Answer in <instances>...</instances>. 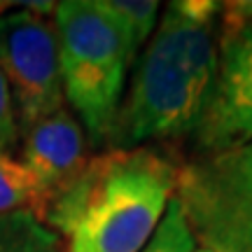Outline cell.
<instances>
[{
    "label": "cell",
    "mask_w": 252,
    "mask_h": 252,
    "mask_svg": "<svg viewBox=\"0 0 252 252\" xmlns=\"http://www.w3.org/2000/svg\"><path fill=\"white\" fill-rule=\"evenodd\" d=\"M98 5L122 28L133 54H138L145 42H150L159 17L157 0H98Z\"/></svg>",
    "instance_id": "cell-10"
},
{
    "label": "cell",
    "mask_w": 252,
    "mask_h": 252,
    "mask_svg": "<svg viewBox=\"0 0 252 252\" xmlns=\"http://www.w3.org/2000/svg\"><path fill=\"white\" fill-rule=\"evenodd\" d=\"M42 191L26 166L12 154L0 152V215L28 210L37 215L42 206Z\"/></svg>",
    "instance_id": "cell-9"
},
{
    "label": "cell",
    "mask_w": 252,
    "mask_h": 252,
    "mask_svg": "<svg viewBox=\"0 0 252 252\" xmlns=\"http://www.w3.org/2000/svg\"><path fill=\"white\" fill-rule=\"evenodd\" d=\"M12 7V2H0V14H5V9Z\"/></svg>",
    "instance_id": "cell-15"
},
{
    "label": "cell",
    "mask_w": 252,
    "mask_h": 252,
    "mask_svg": "<svg viewBox=\"0 0 252 252\" xmlns=\"http://www.w3.org/2000/svg\"><path fill=\"white\" fill-rule=\"evenodd\" d=\"M175 198L191 236L252 215V143L231 152L196 157L178 173Z\"/></svg>",
    "instance_id": "cell-6"
},
{
    "label": "cell",
    "mask_w": 252,
    "mask_h": 252,
    "mask_svg": "<svg viewBox=\"0 0 252 252\" xmlns=\"http://www.w3.org/2000/svg\"><path fill=\"white\" fill-rule=\"evenodd\" d=\"M19 124H17V112H14V103H12V94H9L7 80L0 70V152H12L19 143Z\"/></svg>",
    "instance_id": "cell-13"
},
{
    "label": "cell",
    "mask_w": 252,
    "mask_h": 252,
    "mask_svg": "<svg viewBox=\"0 0 252 252\" xmlns=\"http://www.w3.org/2000/svg\"><path fill=\"white\" fill-rule=\"evenodd\" d=\"M194 252H210V250H206V248H196Z\"/></svg>",
    "instance_id": "cell-16"
},
{
    "label": "cell",
    "mask_w": 252,
    "mask_h": 252,
    "mask_svg": "<svg viewBox=\"0 0 252 252\" xmlns=\"http://www.w3.org/2000/svg\"><path fill=\"white\" fill-rule=\"evenodd\" d=\"M224 24L222 26H252V0L222 2Z\"/></svg>",
    "instance_id": "cell-14"
},
{
    "label": "cell",
    "mask_w": 252,
    "mask_h": 252,
    "mask_svg": "<svg viewBox=\"0 0 252 252\" xmlns=\"http://www.w3.org/2000/svg\"><path fill=\"white\" fill-rule=\"evenodd\" d=\"M0 252H63L61 236L28 210L7 213L0 215Z\"/></svg>",
    "instance_id": "cell-8"
},
{
    "label": "cell",
    "mask_w": 252,
    "mask_h": 252,
    "mask_svg": "<svg viewBox=\"0 0 252 252\" xmlns=\"http://www.w3.org/2000/svg\"><path fill=\"white\" fill-rule=\"evenodd\" d=\"M0 70L12 94L19 135L63 108L56 33L45 17L24 7L0 14Z\"/></svg>",
    "instance_id": "cell-4"
},
{
    "label": "cell",
    "mask_w": 252,
    "mask_h": 252,
    "mask_svg": "<svg viewBox=\"0 0 252 252\" xmlns=\"http://www.w3.org/2000/svg\"><path fill=\"white\" fill-rule=\"evenodd\" d=\"M196 241L191 236V229L187 224V217L182 213V206L173 196L166 213H163L161 224L157 226L150 243L140 252H194Z\"/></svg>",
    "instance_id": "cell-11"
},
{
    "label": "cell",
    "mask_w": 252,
    "mask_h": 252,
    "mask_svg": "<svg viewBox=\"0 0 252 252\" xmlns=\"http://www.w3.org/2000/svg\"><path fill=\"white\" fill-rule=\"evenodd\" d=\"M194 241L198 248H206L210 252H252V215L210 229Z\"/></svg>",
    "instance_id": "cell-12"
},
{
    "label": "cell",
    "mask_w": 252,
    "mask_h": 252,
    "mask_svg": "<svg viewBox=\"0 0 252 252\" xmlns=\"http://www.w3.org/2000/svg\"><path fill=\"white\" fill-rule=\"evenodd\" d=\"M213 96L194 128L196 157L252 143V26H222Z\"/></svg>",
    "instance_id": "cell-5"
},
{
    "label": "cell",
    "mask_w": 252,
    "mask_h": 252,
    "mask_svg": "<svg viewBox=\"0 0 252 252\" xmlns=\"http://www.w3.org/2000/svg\"><path fill=\"white\" fill-rule=\"evenodd\" d=\"M21 163L35 178L45 198L77 175L87 163L84 128L65 108L35 122L21 133Z\"/></svg>",
    "instance_id": "cell-7"
},
{
    "label": "cell",
    "mask_w": 252,
    "mask_h": 252,
    "mask_svg": "<svg viewBox=\"0 0 252 252\" xmlns=\"http://www.w3.org/2000/svg\"><path fill=\"white\" fill-rule=\"evenodd\" d=\"M180 168L150 147L108 150L42 201L37 220L68 252H140L175 196Z\"/></svg>",
    "instance_id": "cell-2"
},
{
    "label": "cell",
    "mask_w": 252,
    "mask_h": 252,
    "mask_svg": "<svg viewBox=\"0 0 252 252\" xmlns=\"http://www.w3.org/2000/svg\"><path fill=\"white\" fill-rule=\"evenodd\" d=\"M54 33L63 100L77 112L94 147L110 145L135 54L98 0L56 2Z\"/></svg>",
    "instance_id": "cell-3"
},
{
    "label": "cell",
    "mask_w": 252,
    "mask_h": 252,
    "mask_svg": "<svg viewBox=\"0 0 252 252\" xmlns=\"http://www.w3.org/2000/svg\"><path fill=\"white\" fill-rule=\"evenodd\" d=\"M222 2L173 0L154 28L112 128V150L191 135L217 77Z\"/></svg>",
    "instance_id": "cell-1"
}]
</instances>
